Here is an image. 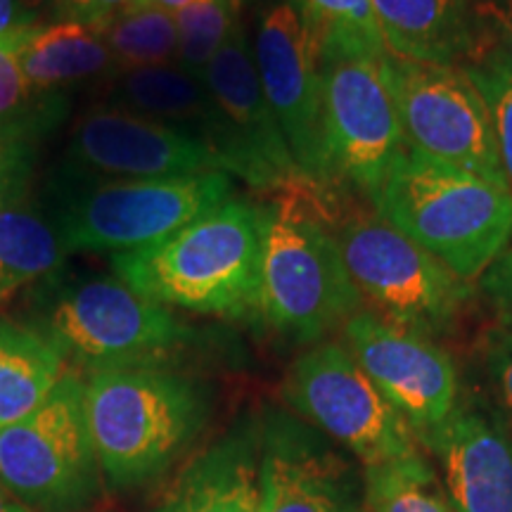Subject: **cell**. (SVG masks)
<instances>
[{"instance_id":"cell-1","label":"cell","mask_w":512,"mask_h":512,"mask_svg":"<svg viewBox=\"0 0 512 512\" xmlns=\"http://www.w3.org/2000/svg\"><path fill=\"white\" fill-rule=\"evenodd\" d=\"M86 415L110 489L162 479L211 418V392L174 361L102 368L83 380Z\"/></svg>"},{"instance_id":"cell-2","label":"cell","mask_w":512,"mask_h":512,"mask_svg":"<svg viewBox=\"0 0 512 512\" xmlns=\"http://www.w3.org/2000/svg\"><path fill=\"white\" fill-rule=\"evenodd\" d=\"M114 275L169 309L259 316L261 207L228 200L157 245L112 254Z\"/></svg>"},{"instance_id":"cell-3","label":"cell","mask_w":512,"mask_h":512,"mask_svg":"<svg viewBox=\"0 0 512 512\" xmlns=\"http://www.w3.org/2000/svg\"><path fill=\"white\" fill-rule=\"evenodd\" d=\"M377 216L460 280L482 278L512 240V190L475 171L403 150L373 195Z\"/></svg>"},{"instance_id":"cell-4","label":"cell","mask_w":512,"mask_h":512,"mask_svg":"<svg viewBox=\"0 0 512 512\" xmlns=\"http://www.w3.org/2000/svg\"><path fill=\"white\" fill-rule=\"evenodd\" d=\"M24 323L86 373L133 363L174 361L192 330L169 306L152 302L119 275L72 273L67 266L29 287Z\"/></svg>"},{"instance_id":"cell-5","label":"cell","mask_w":512,"mask_h":512,"mask_svg":"<svg viewBox=\"0 0 512 512\" xmlns=\"http://www.w3.org/2000/svg\"><path fill=\"white\" fill-rule=\"evenodd\" d=\"M361 309L337 240L309 214L304 195L283 190L261 204L259 318L280 337L316 344Z\"/></svg>"},{"instance_id":"cell-6","label":"cell","mask_w":512,"mask_h":512,"mask_svg":"<svg viewBox=\"0 0 512 512\" xmlns=\"http://www.w3.org/2000/svg\"><path fill=\"white\" fill-rule=\"evenodd\" d=\"M53 219L67 254L157 245L233 200L226 171L171 178H53Z\"/></svg>"},{"instance_id":"cell-7","label":"cell","mask_w":512,"mask_h":512,"mask_svg":"<svg viewBox=\"0 0 512 512\" xmlns=\"http://www.w3.org/2000/svg\"><path fill=\"white\" fill-rule=\"evenodd\" d=\"M0 484L31 512H86L102 498L83 377L72 368L36 411L0 430Z\"/></svg>"},{"instance_id":"cell-8","label":"cell","mask_w":512,"mask_h":512,"mask_svg":"<svg viewBox=\"0 0 512 512\" xmlns=\"http://www.w3.org/2000/svg\"><path fill=\"white\" fill-rule=\"evenodd\" d=\"M335 240L361 299L403 330L439 335L470 299V283L380 216H356Z\"/></svg>"},{"instance_id":"cell-9","label":"cell","mask_w":512,"mask_h":512,"mask_svg":"<svg viewBox=\"0 0 512 512\" xmlns=\"http://www.w3.org/2000/svg\"><path fill=\"white\" fill-rule=\"evenodd\" d=\"M287 406L363 467L420 453L418 439L389 406L347 344L320 342L292 363L285 377Z\"/></svg>"},{"instance_id":"cell-10","label":"cell","mask_w":512,"mask_h":512,"mask_svg":"<svg viewBox=\"0 0 512 512\" xmlns=\"http://www.w3.org/2000/svg\"><path fill=\"white\" fill-rule=\"evenodd\" d=\"M406 150L508 183L498 162L494 126L465 67L382 55Z\"/></svg>"},{"instance_id":"cell-11","label":"cell","mask_w":512,"mask_h":512,"mask_svg":"<svg viewBox=\"0 0 512 512\" xmlns=\"http://www.w3.org/2000/svg\"><path fill=\"white\" fill-rule=\"evenodd\" d=\"M318 64L330 183H347L373 200L389 166L406 150L382 55L325 50Z\"/></svg>"},{"instance_id":"cell-12","label":"cell","mask_w":512,"mask_h":512,"mask_svg":"<svg viewBox=\"0 0 512 512\" xmlns=\"http://www.w3.org/2000/svg\"><path fill=\"white\" fill-rule=\"evenodd\" d=\"M254 62L261 88L306 183H330L323 128V86L316 43L292 0H280L259 17Z\"/></svg>"},{"instance_id":"cell-13","label":"cell","mask_w":512,"mask_h":512,"mask_svg":"<svg viewBox=\"0 0 512 512\" xmlns=\"http://www.w3.org/2000/svg\"><path fill=\"white\" fill-rule=\"evenodd\" d=\"M207 171H226V166L204 140L162 121L98 105L76 119L55 178H171Z\"/></svg>"},{"instance_id":"cell-14","label":"cell","mask_w":512,"mask_h":512,"mask_svg":"<svg viewBox=\"0 0 512 512\" xmlns=\"http://www.w3.org/2000/svg\"><path fill=\"white\" fill-rule=\"evenodd\" d=\"M344 344L418 441L430 439L458 408L456 366L432 337L356 311L344 323Z\"/></svg>"},{"instance_id":"cell-15","label":"cell","mask_w":512,"mask_h":512,"mask_svg":"<svg viewBox=\"0 0 512 512\" xmlns=\"http://www.w3.org/2000/svg\"><path fill=\"white\" fill-rule=\"evenodd\" d=\"M259 432V512H363L366 482L332 441L280 408H266Z\"/></svg>"},{"instance_id":"cell-16","label":"cell","mask_w":512,"mask_h":512,"mask_svg":"<svg viewBox=\"0 0 512 512\" xmlns=\"http://www.w3.org/2000/svg\"><path fill=\"white\" fill-rule=\"evenodd\" d=\"M204 83L226 128L223 157L230 176L261 192L313 188L294 164L290 145L268 105L242 24L211 60Z\"/></svg>"},{"instance_id":"cell-17","label":"cell","mask_w":512,"mask_h":512,"mask_svg":"<svg viewBox=\"0 0 512 512\" xmlns=\"http://www.w3.org/2000/svg\"><path fill=\"white\" fill-rule=\"evenodd\" d=\"M456 512H512V434L501 413L465 403L422 441Z\"/></svg>"},{"instance_id":"cell-18","label":"cell","mask_w":512,"mask_h":512,"mask_svg":"<svg viewBox=\"0 0 512 512\" xmlns=\"http://www.w3.org/2000/svg\"><path fill=\"white\" fill-rule=\"evenodd\" d=\"M256 420L197 453L152 512H259Z\"/></svg>"},{"instance_id":"cell-19","label":"cell","mask_w":512,"mask_h":512,"mask_svg":"<svg viewBox=\"0 0 512 512\" xmlns=\"http://www.w3.org/2000/svg\"><path fill=\"white\" fill-rule=\"evenodd\" d=\"M110 107L162 121L207 143L226 166V128L207 83L178 64L117 74L107 91ZM228 171V169H226Z\"/></svg>"},{"instance_id":"cell-20","label":"cell","mask_w":512,"mask_h":512,"mask_svg":"<svg viewBox=\"0 0 512 512\" xmlns=\"http://www.w3.org/2000/svg\"><path fill=\"white\" fill-rule=\"evenodd\" d=\"M389 55L460 67L470 55V0H373Z\"/></svg>"},{"instance_id":"cell-21","label":"cell","mask_w":512,"mask_h":512,"mask_svg":"<svg viewBox=\"0 0 512 512\" xmlns=\"http://www.w3.org/2000/svg\"><path fill=\"white\" fill-rule=\"evenodd\" d=\"M19 60L31 86L43 93H69L83 83H110L117 76V64L100 31L74 19L29 29Z\"/></svg>"},{"instance_id":"cell-22","label":"cell","mask_w":512,"mask_h":512,"mask_svg":"<svg viewBox=\"0 0 512 512\" xmlns=\"http://www.w3.org/2000/svg\"><path fill=\"white\" fill-rule=\"evenodd\" d=\"M67 370V361L41 332L0 313V430L36 411Z\"/></svg>"},{"instance_id":"cell-23","label":"cell","mask_w":512,"mask_h":512,"mask_svg":"<svg viewBox=\"0 0 512 512\" xmlns=\"http://www.w3.org/2000/svg\"><path fill=\"white\" fill-rule=\"evenodd\" d=\"M55 223L27 200L0 207V306L67 266Z\"/></svg>"},{"instance_id":"cell-24","label":"cell","mask_w":512,"mask_h":512,"mask_svg":"<svg viewBox=\"0 0 512 512\" xmlns=\"http://www.w3.org/2000/svg\"><path fill=\"white\" fill-rule=\"evenodd\" d=\"M24 34L0 38V131L43 140L69 117L72 100L31 86L19 60Z\"/></svg>"},{"instance_id":"cell-25","label":"cell","mask_w":512,"mask_h":512,"mask_svg":"<svg viewBox=\"0 0 512 512\" xmlns=\"http://www.w3.org/2000/svg\"><path fill=\"white\" fill-rule=\"evenodd\" d=\"M100 34L117 64V74L178 64V27L171 10L133 5Z\"/></svg>"},{"instance_id":"cell-26","label":"cell","mask_w":512,"mask_h":512,"mask_svg":"<svg viewBox=\"0 0 512 512\" xmlns=\"http://www.w3.org/2000/svg\"><path fill=\"white\" fill-rule=\"evenodd\" d=\"M368 512H456L422 453L363 467Z\"/></svg>"},{"instance_id":"cell-27","label":"cell","mask_w":512,"mask_h":512,"mask_svg":"<svg viewBox=\"0 0 512 512\" xmlns=\"http://www.w3.org/2000/svg\"><path fill=\"white\" fill-rule=\"evenodd\" d=\"M292 5L302 15L318 53H387L377 27L373 0H292Z\"/></svg>"},{"instance_id":"cell-28","label":"cell","mask_w":512,"mask_h":512,"mask_svg":"<svg viewBox=\"0 0 512 512\" xmlns=\"http://www.w3.org/2000/svg\"><path fill=\"white\" fill-rule=\"evenodd\" d=\"M174 17L178 67L204 81L211 60L240 27V0H185Z\"/></svg>"},{"instance_id":"cell-29","label":"cell","mask_w":512,"mask_h":512,"mask_svg":"<svg viewBox=\"0 0 512 512\" xmlns=\"http://www.w3.org/2000/svg\"><path fill=\"white\" fill-rule=\"evenodd\" d=\"M467 64H491L512 79V0H470Z\"/></svg>"},{"instance_id":"cell-30","label":"cell","mask_w":512,"mask_h":512,"mask_svg":"<svg viewBox=\"0 0 512 512\" xmlns=\"http://www.w3.org/2000/svg\"><path fill=\"white\" fill-rule=\"evenodd\" d=\"M465 72L486 102L494 126L498 162L512 190V79L491 64H465Z\"/></svg>"},{"instance_id":"cell-31","label":"cell","mask_w":512,"mask_h":512,"mask_svg":"<svg viewBox=\"0 0 512 512\" xmlns=\"http://www.w3.org/2000/svg\"><path fill=\"white\" fill-rule=\"evenodd\" d=\"M41 140L22 133L0 131V207L27 197L38 162Z\"/></svg>"},{"instance_id":"cell-32","label":"cell","mask_w":512,"mask_h":512,"mask_svg":"<svg viewBox=\"0 0 512 512\" xmlns=\"http://www.w3.org/2000/svg\"><path fill=\"white\" fill-rule=\"evenodd\" d=\"M484 368L503 420L512 427V332L494 328L484 337Z\"/></svg>"},{"instance_id":"cell-33","label":"cell","mask_w":512,"mask_h":512,"mask_svg":"<svg viewBox=\"0 0 512 512\" xmlns=\"http://www.w3.org/2000/svg\"><path fill=\"white\" fill-rule=\"evenodd\" d=\"M133 5H138V0H53L57 17L74 19L98 31L131 10Z\"/></svg>"},{"instance_id":"cell-34","label":"cell","mask_w":512,"mask_h":512,"mask_svg":"<svg viewBox=\"0 0 512 512\" xmlns=\"http://www.w3.org/2000/svg\"><path fill=\"white\" fill-rule=\"evenodd\" d=\"M482 290L501 318V328L512 332V247L498 256L482 275Z\"/></svg>"},{"instance_id":"cell-35","label":"cell","mask_w":512,"mask_h":512,"mask_svg":"<svg viewBox=\"0 0 512 512\" xmlns=\"http://www.w3.org/2000/svg\"><path fill=\"white\" fill-rule=\"evenodd\" d=\"M46 0H0V38L24 34L38 27Z\"/></svg>"},{"instance_id":"cell-36","label":"cell","mask_w":512,"mask_h":512,"mask_svg":"<svg viewBox=\"0 0 512 512\" xmlns=\"http://www.w3.org/2000/svg\"><path fill=\"white\" fill-rule=\"evenodd\" d=\"M0 512H31V510L19 501V498L12 496L3 484H0Z\"/></svg>"},{"instance_id":"cell-37","label":"cell","mask_w":512,"mask_h":512,"mask_svg":"<svg viewBox=\"0 0 512 512\" xmlns=\"http://www.w3.org/2000/svg\"><path fill=\"white\" fill-rule=\"evenodd\" d=\"M185 0H138V5H157V8H164V10H178Z\"/></svg>"}]
</instances>
